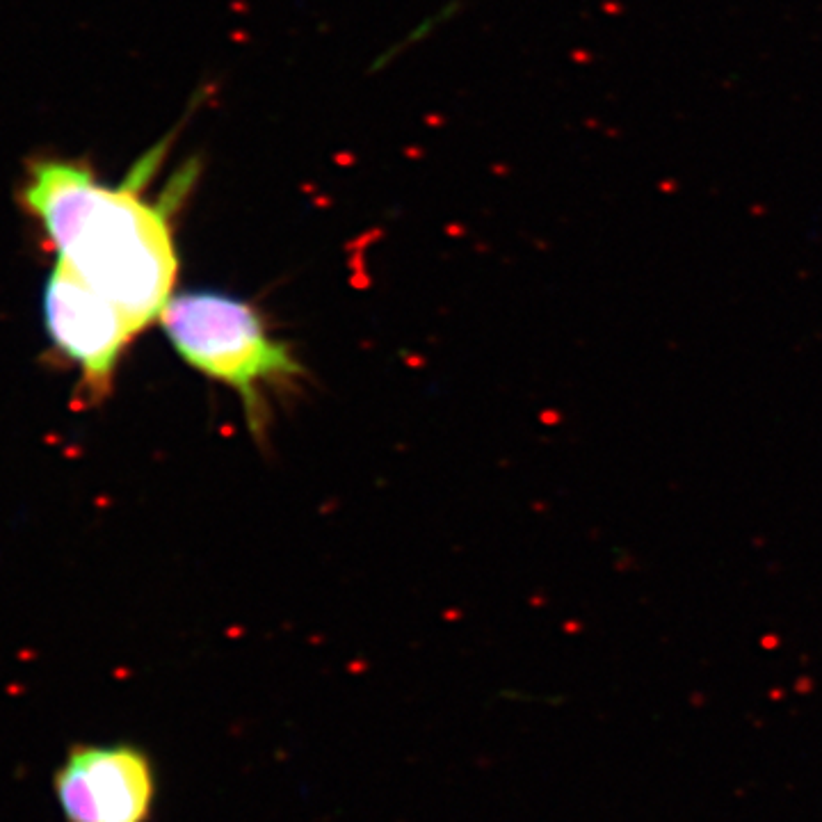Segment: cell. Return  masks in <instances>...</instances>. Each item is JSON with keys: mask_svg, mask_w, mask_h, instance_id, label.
<instances>
[{"mask_svg": "<svg viewBox=\"0 0 822 822\" xmlns=\"http://www.w3.org/2000/svg\"><path fill=\"white\" fill-rule=\"evenodd\" d=\"M43 322L51 343L73 366L94 400L110 393L119 361L137 329L117 306L62 263L43 288Z\"/></svg>", "mask_w": 822, "mask_h": 822, "instance_id": "4", "label": "cell"}, {"mask_svg": "<svg viewBox=\"0 0 822 822\" xmlns=\"http://www.w3.org/2000/svg\"><path fill=\"white\" fill-rule=\"evenodd\" d=\"M162 332L185 364L231 389L256 434L265 425V391L302 375V364L274 338L245 300L217 290L172 295L160 313Z\"/></svg>", "mask_w": 822, "mask_h": 822, "instance_id": "2", "label": "cell"}, {"mask_svg": "<svg viewBox=\"0 0 822 822\" xmlns=\"http://www.w3.org/2000/svg\"><path fill=\"white\" fill-rule=\"evenodd\" d=\"M160 160L162 144L119 185H105L85 162L37 158L19 188L58 263L112 302L137 334L160 320L179 279L172 213L190 181L176 179L160 199H147Z\"/></svg>", "mask_w": 822, "mask_h": 822, "instance_id": "1", "label": "cell"}, {"mask_svg": "<svg viewBox=\"0 0 822 822\" xmlns=\"http://www.w3.org/2000/svg\"><path fill=\"white\" fill-rule=\"evenodd\" d=\"M156 793V765L133 742H75L53 772L67 822H149Z\"/></svg>", "mask_w": 822, "mask_h": 822, "instance_id": "3", "label": "cell"}]
</instances>
